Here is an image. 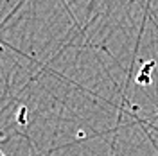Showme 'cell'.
<instances>
[{
	"instance_id": "6da1fadb",
	"label": "cell",
	"mask_w": 158,
	"mask_h": 156,
	"mask_svg": "<svg viewBox=\"0 0 158 156\" xmlns=\"http://www.w3.org/2000/svg\"><path fill=\"white\" fill-rule=\"evenodd\" d=\"M0 156H6V154H4V151H2V149H0Z\"/></svg>"
}]
</instances>
